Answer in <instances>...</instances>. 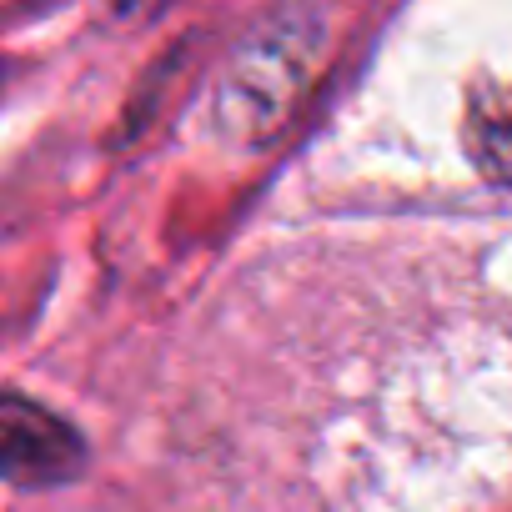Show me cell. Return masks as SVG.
Listing matches in <instances>:
<instances>
[{
    "instance_id": "cell-1",
    "label": "cell",
    "mask_w": 512,
    "mask_h": 512,
    "mask_svg": "<svg viewBox=\"0 0 512 512\" xmlns=\"http://www.w3.org/2000/svg\"><path fill=\"white\" fill-rule=\"evenodd\" d=\"M81 467L86 447L76 427L26 397H0V477L16 487H56L71 482Z\"/></svg>"
}]
</instances>
